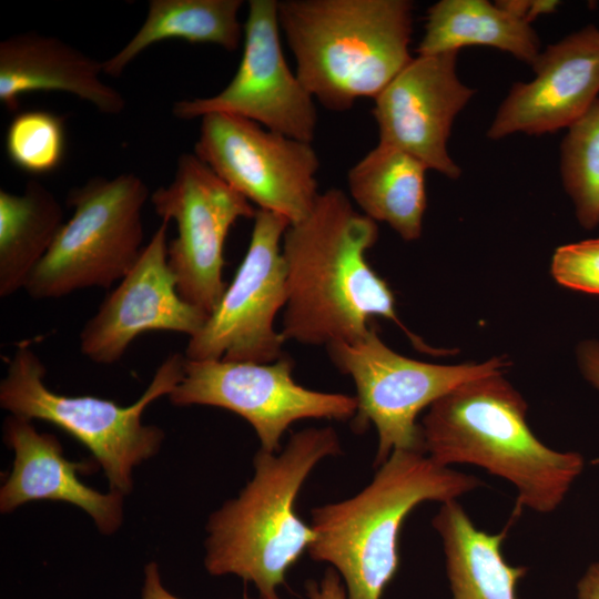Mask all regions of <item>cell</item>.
Returning a JSON list of instances; mask_svg holds the SVG:
<instances>
[{
	"label": "cell",
	"instance_id": "1",
	"mask_svg": "<svg viewBox=\"0 0 599 599\" xmlns=\"http://www.w3.org/2000/svg\"><path fill=\"white\" fill-rule=\"evenodd\" d=\"M378 238L375 221L356 210L339 189L321 192L311 212L283 236L287 301L285 341L306 345L353 343L374 317L395 322L423 351L433 353L399 321L395 297L366 260Z\"/></svg>",
	"mask_w": 599,
	"mask_h": 599
},
{
	"label": "cell",
	"instance_id": "2",
	"mask_svg": "<svg viewBox=\"0 0 599 599\" xmlns=\"http://www.w3.org/2000/svg\"><path fill=\"white\" fill-rule=\"evenodd\" d=\"M527 404L502 374L464 383L428 407L423 450L440 466H478L517 490L514 516L550 514L585 467L577 451L546 446L529 428Z\"/></svg>",
	"mask_w": 599,
	"mask_h": 599
},
{
	"label": "cell",
	"instance_id": "3",
	"mask_svg": "<svg viewBox=\"0 0 599 599\" xmlns=\"http://www.w3.org/2000/svg\"><path fill=\"white\" fill-rule=\"evenodd\" d=\"M339 454L341 443L332 427L296 432L277 453L260 448L251 480L209 517L206 571L237 576L254 583L260 598L281 599L277 588L287 570L316 537L295 511L298 493L321 460Z\"/></svg>",
	"mask_w": 599,
	"mask_h": 599
},
{
	"label": "cell",
	"instance_id": "4",
	"mask_svg": "<svg viewBox=\"0 0 599 599\" xmlns=\"http://www.w3.org/2000/svg\"><path fill=\"white\" fill-rule=\"evenodd\" d=\"M481 485L424 451L395 450L358 494L312 509L309 556L339 573L347 599H382L399 567V532L410 511L425 501L458 500Z\"/></svg>",
	"mask_w": 599,
	"mask_h": 599
},
{
	"label": "cell",
	"instance_id": "5",
	"mask_svg": "<svg viewBox=\"0 0 599 599\" xmlns=\"http://www.w3.org/2000/svg\"><path fill=\"white\" fill-rule=\"evenodd\" d=\"M278 23L297 78L331 111L375 99L413 59L407 0H282Z\"/></svg>",
	"mask_w": 599,
	"mask_h": 599
},
{
	"label": "cell",
	"instance_id": "6",
	"mask_svg": "<svg viewBox=\"0 0 599 599\" xmlns=\"http://www.w3.org/2000/svg\"><path fill=\"white\" fill-rule=\"evenodd\" d=\"M185 356L170 354L141 395L129 406L95 396H69L50 389L45 367L28 344H20L0 382V406L9 415L43 420L88 448L102 468L111 491L123 497L133 489V470L155 456L164 432L142 420L146 407L175 388L184 375Z\"/></svg>",
	"mask_w": 599,
	"mask_h": 599
},
{
	"label": "cell",
	"instance_id": "7",
	"mask_svg": "<svg viewBox=\"0 0 599 599\" xmlns=\"http://www.w3.org/2000/svg\"><path fill=\"white\" fill-rule=\"evenodd\" d=\"M150 196L145 182L129 172L72 189L67 197L72 216L30 274L28 295L54 300L120 281L145 246L142 210Z\"/></svg>",
	"mask_w": 599,
	"mask_h": 599
},
{
	"label": "cell",
	"instance_id": "8",
	"mask_svg": "<svg viewBox=\"0 0 599 599\" xmlns=\"http://www.w3.org/2000/svg\"><path fill=\"white\" fill-rule=\"evenodd\" d=\"M335 366L356 386L357 410L352 427L357 433L374 425L378 444L374 465L378 467L395 450H423L418 414L437 399L469 380L502 374L506 363L439 365L405 357L389 348L376 326L353 343L326 346Z\"/></svg>",
	"mask_w": 599,
	"mask_h": 599
},
{
	"label": "cell",
	"instance_id": "9",
	"mask_svg": "<svg viewBox=\"0 0 599 599\" xmlns=\"http://www.w3.org/2000/svg\"><path fill=\"white\" fill-rule=\"evenodd\" d=\"M247 252L222 298L190 337L185 358L267 364L280 359L285 338L274 327L287 301L282 254L291 222L256 209Z\"/></svg>",
	"mask_w": 599,
	"mask_h": 599
},
{
	"label": "cell",
	"instance_id": "10",
	"mask_svg": "<svg viewBox=\"0 0 599 599\" xmlns=\"http://www.w3.org/2000/svg\"><path fill=\"white\" fill-rule=\"evenodd\" d=\"M293 361L283 355L273 363L190 361L167 396L174 406H213L245 419L255 430L261 449L281 450L288 427L301 419H353L355 396L313 390L293 378Z\"/></svg>",
	"mask_w": 599,
	"mask_h": 599
},
{
	"label": "cell",
	"instance_id": "11",
	"mask_svg": "<svg viewBox=\"0 0 599 599\" xmlns=\"http://www.w3.org/2000/svg\"><path fill=\"white\" fill-rule=\"evenodd\" d=\"M150 201L162 220L176 223L167 263L179 294L210 315L227 287L223 254L229 232L238 219H253L256 209L194 153L179 156L172 182L156 189Z\"/></svg>",
	"mask_w": 599,
	"mask_h": 599
},
{
	"label": "cell",
	"instance_id": "12",
	"mask_svg": "<svg viewBox=\"0 0 599 599\" xmlns=\"http://www.w3.org/2000/svg\"><path fill=\"white\" fill-rule=\"evenodd\" d=\"M194 154L258 209L303 220L319 195L318 156L311 143L226 113L201 118Z\"/></svg>",
	"mask_w": 599,
	"mask_h": 599
},
{
	"label": "cell",
	"instance_id": "13",
	"mask_svg": "<svg viewBox=\"0 0 599 599\" xmlns=\"http://www.w3.org/2000/svg\"><path fill=\"white\" fill-rule=\"evenodd\" d=\"M226 113L311 143L317 128L315 100L285 60L281 44L278 1L250 0L243 24V52L229 84L215 95L181 100L172 114L193 120Z\"/></svg>",
	"mask_w": 599,
	"mask_h": 599
},
{
	"label": "cell",
	"instance_id": "14",
	"mask_svg": "<svg viewBox=\"0 0 599 599\" xmlns=\"http://www.w3.org/2000/svg\"><path fill=\"white\" fill-rule=\"evenodd\" d=\"M162 220L132 268L120 280L80 332V351L91 362L114 364L132 342L151 331L195 335L209 315L184 301L167 263Z\"/></svg>",
	"mask_w": 599,
	"mask_h": 599
},
{
	"label": "cell",
	"instance_id": "15",
	"mask_svg": "<svg viewBox=\"0 0 599 599\" xmlns=\"http://www.w3.org/2000/svg\"><path fill=\"white\" fill-rule=\"evenodd\" d=\"M457 52L413 58L374 99L378 143L399 149L426 169L456 179L447 152L455 116L473 95L456 74Z\"/></svg>",
	"mask_w": 599,
	"mask_h": 599
},
{
	"label": "cell",
	"instance_id": "16",
	"mask_svg": "<svg viewBox=\"0 0 599 599\" xmlns=\"http://www.w3.org/2000/svg\"><path fill=\"white\" fill-rule=\"evenodd\" d=\"M536 77L516 83L498 109L487 135L542 134L570 128L599 99V30L573 32L540 53Z\"/></svg>",
	"mask_w": 599,
	"mask_h": 599
},
{
	"label": "cell",
	"instance_id": "17",
	"mask_svg": "<svg viewBox=\"0 0 599 599\" xmlns=\"http://www.w3.org/2000/svg\"><path fill=\"white\" fill-rule=\"evenodd\" d=\"M3 441L13 451V464L0 488L1 514L34 500L63 501L88 514L101 534L118 531L124 497L85 485L78 475L90 471V463L69 460L54 435L40 433L33 420L14 415L3 422Z\"/></svg>",
	"mask_w": 599,
	"mask_h": 599
},
{
	"label": "cell",
	"instance_id": "18",
	"mask_svg": "<svg viewBox=\"0 0 599 599\" xmlns=\"http://www.w3.org/2000/svg\"><path fill=\"white\" fill-rule=\"evenodd\" d=\"M103 64L61 39L23 32L0 42V102L17 111L21 95L37 91L70 93L99 112L116 115L125 99L100 79Z\"/></svg>",
	"mask_w": 599,
	"mask_h": 599
},
{
	"label": "cell",
	"instance_id": "19",
	"mask_svg": "<svg viewBox=\"0 0 599 599\" xmlns=\"http://www.w3.org/2000/svg\"><path fill=\"white\" fill-rule=\"evenodd\" d=\"M432 525L441 539L453 599H517L528 568L502 556L508 527L498 534L478 529L458 500L441 504Z\"/></svg>",
	"mask_w": 599,
	"mask_h": 599
},
{
	"label": "cell",
	"instance_id": "20",
	"mask_svg": "<svg viewBox=\"0 0 599 599\" xmlns=\"http://www.w3.org/2000/svg\"><path fill=\"white\" fill-rule=\"evenodd\" d=\"M426 170L408 153L378 143L348 171L349 194L363 214L414 241L426 210Z\"/></svg>",
	"mask_w": 599,
	"mask_h": 599
},
{
	"label": "cell",
	"instance_id": "21",
	"mask_svg": "<svg viewBox=\"0 0 599 599\" xmlns=\"http://www.w3.org/2000/svg\"><path fill=\"white\" fill-rule=\"evenodd\" d=\"M473 44L507 51L531 65L540 55L539 41L530 23L497 3L441 0L428 9L418 55L458 52Z\"/></svg>",
	"mask_w": 599,
	"mask_h": 599
},
{
	"label": "cell",
	"instance_id": "22",
	"mask_svg": "<svg viewBox=\"0 0 599 599\" xmlns=\"http://www.w3.org/2000/svg\"><path fill=\"white\" fill-rule=\"evenodd\" d=\"M242 0H151L144 22L130 41L103 64L116 78L150 45L170 39L210 43L227 51L240 47Z\"/></svg>",
	"mask_w": 599,
	"mask_h": 599
},
{
	"label": "cell",
	"instance_id": "23",
	"mask_svg": "<svg viewBox=\"0 0 599 599\" xmlns=\"http://www.w3.org/2000/svg\"><path fill=\"white\" fill-rule=\"evenodd\" d=\"M62 206L31 180L22 194L0 191V297L23 288L63 225Z\"/></svg>",
	"mask_w": 599,
	"mask_h": 599
},
{
	"label": "cell",
	"instance_id": "24",
	"mask_svg": "<svg viewBox=\"0 0 599 599\" xmlns=\"http://www.w3.org/2000/svg\"><path fill=\"white\" fill-rule=\"evenodd\" d=\"M561 175L585 229L599 224V99L573 123L561 144Z\"/></svg>",
	"mask_w": 599,
	"mask_h": 599
},
{
	"label": "cell",
	"instance_id": "25",
	"mask_svg": "<svg viewBox=\"0 0 599 599\" xmlns=\"http://www.w3.org/2000/svg\"><path fill=\"white\" fill-rule=\"evenodd\" d=\"M6 152L13 165L33 175L53 172L65 152L63 119L44 110L14 115L4 138Z\"/></svg>",
	"mask_w": 599,
	"mask_h": 599
},
{
	"label": "cell",
	"instance_id": "26",
	"mask_svg": "<svg viewBox=\"0 0 599 599\" xmlns=\"http://www.w3.org/2000/svg\"><path fill=\"white\" fill-rule=\"evenodd\" d=\"M551 272L566 287L599 294V238L558 247Z\"/></svg>",
	"mask_w": 599,
	"mask_h": 599
},
{
	"label": "cell",
	"instance_id": "27",
	"mask_svg": "<svg viewBox=\"0 0 599 599\" xmlns=\"http://www.w3.org/2000/svg\"><path fill=\"white\" fill-rule=\"evenodd\" d=\"M308 599H347L339 573L328 568L319 581L308 580L305 585Z\"/></svg>",
	"mask_w": 599,
	"mask_h": 599
},
{
	"label": "cell",
	"instance_id": "28",
	"mask_svg": "<svg viewBox=\"0 0 599 599\" xmlns=\"http://www.w3.org/2000/svg\"><path fill=\"white\" fill-rule=\"evenodd\" d=\"M578 363L585 378L599 390V343H581L578 348Z\"/></svg>",
	"mask_w": 599,
	"mask_h": 599
},
{
	"label": "cell",
	"instance_id": "29",
	"mask_svg": "<svg viewBox=\"0 0 599 599\" xmlns=\"http://www.w3.org/2000/svg\"><path fill=\"white\" fill-rule=\"evenodd\" d=\"M141 599H181L164 587L155 561H150L144 567Z\"/></svg>",
	"mask_w": 599,
	"mask_h": 599
},
{
	"label": "cell",
	"instance_id": "30",
	"mask_svg": "<svg viewBox=\"0 0 599 599\" xmlns=\"http://www.w3.org/2000/svg\"><path fill=\"white\" fill-rule=\"evenodd\" d=\"M576 599H599V560L592 562L578 580Z\"/></svg>",
	"mask_w": 599,
	"mask_h": 599
},
{
	"label": "cell",
	"instance_id": "31",
	"mask_svg": "<svg viewBox=\"0 0 599 599\" xmlns=\"http://www.w3.org/2000/svg\"><path fill=\"white\" fill-rule=\"evenodd\" d=\"M242 599H253V598H251L246 592H244ZM257 599H262V598L258 597Z\"/></svg>",
	"mask_w": 599,
	"mask_h": 599
}]
</instances>
